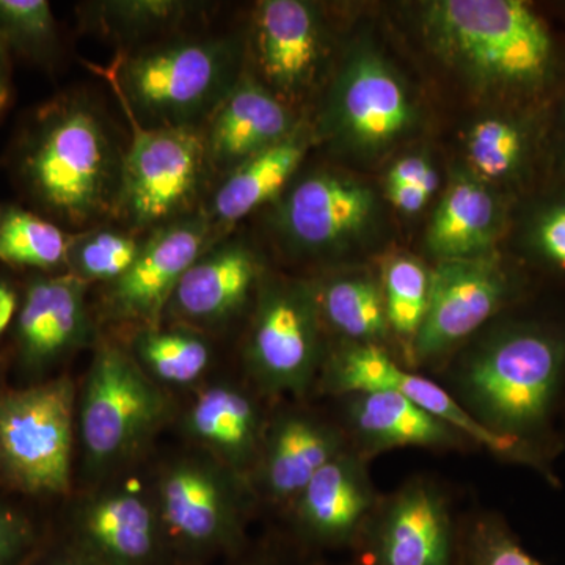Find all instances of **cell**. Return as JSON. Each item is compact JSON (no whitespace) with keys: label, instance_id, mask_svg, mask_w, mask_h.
Wrapping results in <instances>:
<instances>
[{"label":"cell","instance_id":"obj_1","mask_svg":"<svg viewBox=\"0 0 565 565\" xmlns=\"http://www.w3.org/2000/svg\"><path fill=\"white\" fill-rule=\"evenodd\" d=\"M565 384V333L544 323L515 322L494 330L460 360L455 393L490 433L541 459Z\"/></svg>","mask_w":565,"mask_h":565},{"label":"cell","instance_id":"obj_2","mask_svg":"<svg viewBox=\"0 0 565 565\" xmlns=\"http://www.w3.org/2000/svg\"><path fill=\"white\" fill-rule=\"evenodd\" d=\"M122 156L99 111L66 96L40 111L25 137L20 174L33 202L71 226L117 214Z\"/></svg>","mask_w":565,"mask_h":565},{"label":"cell","instance_id":"obj_3","mask_svg":"<svg viewBox=\"0 0 565 565\" xmlns=\"http://www.w3.org/2000/svg\"><path fill=\"white\" fill-rule=\"evenodd\" d=\"M426 29L441 55L490 90L544 95L559 76V47L544 18L520 0L429 3Z\"/></svg>","mask_w":565,"mask_h":565},{"label":"cell","instance_id":"obj_4","mask_svg":"<svg viewBox=\"0 0 565 565\" xmlns=\"http://www.w3.org/2000/svg\"><path fill=\"white\" fill-rule=\"evenodd\" d=\"M106 77L140 125L200 128L239 81L237 47L215 36L167 39L126 52Z\"/></svg>","mask_w":565,"mask_h":565},{"label":"cell","instance_id":"obj_5","mask_svg":"<svg viewBox=\"0 0 565 565\" xmlns=\"http://www.w3.org/2000/svg\"><path fill=\"white\" fill-rule=\"evenodd\" d=\"M79 399L85 475L107 481L125 470L161 429L170 405L161 385L131 352L103 344L93 355Z\"/></svg>","mask_w":565,"mask_h":565},{"label":"cell","instance_id":"obj_6","mask_svg":"<svg viewBox=\"0 0 565 565\" xmlns=\"http://www.w3.org/2000/svg\"><path fill=\"white\" fill-rule=\"evenodd\" d=\"M151 490L167 548L195 557L236 548L256 500L247 478L193 445L159 465Z\"/></svg>","mask_w":565,"mask_h":565},{"label":"cell","instance_id":"obj_7","mask_svg":"<svg viewBox=\"0 0 565 565\" xmlns=\"http://www.w3.org/2000/svg\"><path fill=\"white\" fill-rule=\"evenodd\" d=\"M76 385L55 377L0 396V475L31 494H68Z\"/></svg>","mask_w":565,"mask_h":565},{"label":"cell","instance_id":"obj_8","mask_svg":"<svg viewBox=\"0 0 565 565\" xmlns=\"http://www.w3.org/2000/svg\"><path fill=\"white\" fill-rule=\"evenodd\" d=\"M125 115L131 141L122 156L118 217L136 232L188 217L211 170L203 128H147Z\"/></svg>","mask_w":565,"mask_h":565},{"label":"cell","instance_id":"obj_9","mask_svg":"<svg viewBox=\"0 0 565 565\" xmlns=\"http://www.w3.org/2000/svg\"><path fill=\"white\" fill-rule=\"evenodd\" d=\"M322 319L313 285L262 281L256 292L244 363L267 397H303L323 367Z\"/></svg>","mask_w":565,"mask_h":565},{"label":"cell","instance_id":"obj_10","mask_svg":"<svg viewBox=\"0 0 565 565\" xmlns=\"http://www.w3.org/2000/svg\"><path fill=\"white\" fill-rule=\"evenodd\" d=\"M515 294L516 281L494 255L440 262L430 270L429 305L412 363L440 362L503 310Z\"/></svg>","mask_w":565,"mask_h":565},{"label":"cell","instance_id":"obj_11","mask_svg":"<svg viewBox=\"0 0 565 565\" xmlns=\"http://www.w3.org/2000/svg\"><path fill=\"white\" fill-rule=\"evenodd\" d=\"M321 385L334 396L359 392H393L403 394L427 414L437 416L463 434L473 445H481L493 455L530 465L548 476L546 465L525 448L498 437L481 426L444 386L404 370L385 348L348 345L323 362Z\"/></svg>","mask_w":565,"mask_h":565},{"label":"cell","instance_id":"obj_12","mask_svg":"<svg viewBox=\"0 0 565 565\" xmlns=\"http://www.w3.org/2000/svg\"><path fill=\"white\" fill-rule=\"evenodd\" d=\"M139 255L118 280L107 285L103 310L115 322L159 326L178 282L211 247L214 225L206 214L188 215L150 232Z\"/></svg>","mask_w":565,"mask_h":565},{"label":"cell","instance_id":"obj_13","mask_svg":"<svg viewBox=\"0 0 565 565\" xmlns=\"http://www.w3.org/2000/svg\"><path fill=\"white\" fill-rule=\"evenodd\" d=\"M74 546L102 565H158L167 550L147 489L110 478L84 493L73 508Z\"/></svg>","mask_w":565,"mask_h":565},{"label":"cell","instance_id":"obj_14","mask_svg":"<svg viewBox=\"0 0 565 565\" xmlns=\"http://www.w3.org/2000/svg\"><path fill=\"white\" fill-rule=\"evenodd\" d=\"M348 435L310 408L286 407L269 415L250 475L256 498L289 505L323 465L348 449Z\"/></svg>","mask_w":565,"mask_h":565},{"label":"cell","instance_id":"obj_15","mask_svg":"<svg viewBox=\"0 0 565 565\" xmlns=\"http://www.w3.org/2000/svg\"><path fill=\"white\" fill-rule=\"evenodd\" d=\"M374 565H452L455 527L437 486L414 479L381 500L366 531Z\"/></svg>","mask_w":565,"mask_h":565},{"label":"cell","instance_id":"obj_16","mask_svg":"<svg viewBox=\"0 0 565 565\" xmlns=\"http://www.w3.org/2000/svg\"><path fill=\"white\" fill-rule=\"evenodd\" d=\"M366 462L349 446L297 494L289 511L303 537L315 544L344 545L364 534L381 503Z\"/></svg>","mask_w":565,"mask_h":565},{"label":"cell","instance_id":"obj_17","mask_svg":"<svg viewBox=\"0 0 565 565\" xmlns=\"http://www.w3.org/2000/svg\"><path fill=\"white\" fill-rule=\"evenodd\" d=\"M87 282L74 275H39L29 282L17 319L21 363L50 370L93 340Z\"/></svg>","mask_w":565,"mask_h":565},{"label":"cell","instance_id":"obj_18","mask_svg":"<svg viewBox=\"0 0 565 565\" xmlns=\"http://www.w3.org/2000/svg\"><path fill=\"white\" fill-rule=\"evenodd\" d=\"M262 285V266L239 243L210 247L178 282L163 318L193 330H214L244 310Z\"/></svg>","mask_w":565,"mask_h":565},{"label":"cell","instance_id":"obj_19","mask_svg":"<svg viewBox=\"0 0 565 565\" xmlns=\"http://www.w3.org/2000/svg\"><path fill=\"white\" fill-rule=\"evenodd\" d=\"M374 196L366 185L315 173L294 185L278 210L282 236L302 252H326L363 232L373 217Z\"/></svg>","mask_w":565,"mask_h":565},{"label":"cell","instance_id":"obj_20","mask_svg":"<svg viewBox=\"0 0 565 565\" xmlns=\"http://www.w3.org/2000/svg\"><path fill=\"white\" fill-rule=\"evenodd\" d=\"M280 96L250 76L239 77L203 128L211 170L230 173L245 159L296 131Z\"/></svg>","mask_w":565,"mask_h":565},{"label":"cell","instance_id":"obj_21","mask_svg":"<svg viewBox=\"0 0 565 565\" xmlns=\"http://www.w3.org/2000/svg\"><path fill=\"white\" fill-rule=\"evenodd\" d=\"M267 419L269 415L250 390L218 382L196 394L182 429L191 445L250 481Z\"/></svg>","mask_w":565,"mask_h":565},{"label":"cell","instance_id":"obj_22","mask_svg":"<svg viewBox=\"0 0 565 565\" xmlns=\"http://www.w3.org/2000/svg\"><path fill=\"white\" fill-rule=\"evenodd\" d=\"M340 397L344 411L341 426L351 448L364 459L408 446L455 449L471 444L455 427L427 414L403 394L359 392Z\"/></svg>","mask_w":565,"mask_h":565},{"label":"cell","instance_id":"obj_23","mask_svg":"<svg viewBox=\"0 0 565 565\" xmlns=\"http://www.w3.org/2000/svg\"><path fill=\"white\" fill-rule=\"evenodd\" d=\"M256 62L267 84L296 98L307 90L322 58V29L311 3L266 0L255 14Z\"/></svg>","mask_w":565,"mask_h":565},{"label":"cell","instance_id":"obj_24","mask_svg":"<svg viewBox=\"0 0 565 565\" xmlns=\"http://www.w3.org/2000/svg\"><path fill=\"white\" fill-rule=\"evenodd\" d=\"M334 111L341 131L371 150L388 147L414 121L403 82L373 54L359 55L349 63L338 88Z\"/></svg>","mask_w":565,"mask_h":565},{"label":"cell","instance_id":"obj_25","mask_svg":"<svg viewBox=\"0 0 565 565\" xmlns=\"http://www.w3.org/2000/svg\"><path fill=\"white\" fill-rule=\"evenodd\" d=\"M503 232V210L484 182L460 177L449 184L427 230L430 252L445 259L493 255Z\"/></svg>","mask_w":565,"mask_h":565},{"label":"cell","instance_id":"obj_26","mask_svg":"<svg viewBox=\"0 0 565 565\" xmlns=\"http://www.w3.org/2000/svg\"><path fill=\"white\" fill-rule=\"evenodd\" d=\"M307 134L299 128L274 147L245 159L218 185L207 212L212 225H233L280 195L307 154Z\"/></svg>","mask_w":565,"mask_h":565},{"label":"cell","instance_id":"obj_27","mask_svg":"<svg viewBox=\"0 0 565 565\" xmlns=\"http://www.w3.org/2000/svg\"><path fill=\"white\" fill-rule=\"evenodd\" d=\"M322 323L352 345H379L390 334L381 282L366 275H343L313 285Z\"/></svg>","mask_w":565,"mask_h":565},{"label":"cell","instance_id":"obj_28","mask_svg":"<svg viewBox=\"0 0 565 565\" xmlns=\"http://www.w3.org/2000/svg\"><path fill=\"white\" fill-rule=\"evenodd\" d=\"M131 355L156 384L189 386L206 374L212 349L191 327H141L134 334Z\"/></svg>","mask_w":565,"mask_h":565},{"label":"cell","instance_id":"obj_29","mask_svg":"<svg viewBox=\"0 0 565 565\" xmlns=\"http://www.w3.org/2000/svg\"><path fill=\"white\" fill-rule=\"evenodd\" d=\"M535 150L533 121L519 115L482 118L467 137V156L475 173L487 182L519 181Z\"/></svg>","mask_w":565,"mask_h":565},{"label":"cell","instance_id":"obj_30","mask_svg":"<svg viewBox=\"0 0 565 565\" xmlns=\"http://www.w3.org/2000/svg\"><path fill=\"white\" fill-rule=\"evenodd\" d=\"M200 10L202 3L182 0H106L87 3L82 20L107 39L132 44L180 31Z\"/></svg>","mask_w":565,"mask_h":565},{"label":"cell","instance_id":"obj_31","mask_svg":"<svg viewBox=\"0 0 565 565\" xmlns=\"http://www.w3.org/2000/svg\"><path fill=\"white\" fill-rule=\"evenodd\" d=\"M381 288L390 333L403 343L405 359L412 363L429 305L430 270L408 256H394L385 264Z\"/></svg>","mask_w":565,"mask_h":565},{"label":"cell","instance_id":"obj_32","mask_svg":"<svg viewBox=\"0 0 565 565\" xmlns=\"http://www.w3.org/2000/svg\"><path fill=\"white\" fill-rule=\"evenodd\" d=\"M71 236L33 212L11 207L0 223V262L47 270L66 264Z\"/></svg>","mask_w":565,"mask_h":565},{"label":"cell","instance_id":"obj_33","mask_svg":"<svg viewBox=\"0 0 565 565\" xmlns=\"http://www.w3.org/2000/svg\"><path fill=\"white\" fill-rule=\"evenodd\" d=\"M141 241L117 230L96 228L71 236L66 266L81 281L118 280L139 255Z\"/></svg>","mask_w":565,"mask_h":565},{"label":"cell","instance_id":"obj_34","mask_svg":"<svg viewBox=\"0 0 565 565\" xmlns=\"http://www.w3.org/2000/svg\"><path fill=\"white\" fill-rule=\"evenodd\" d=\"M57 44L46 0H0V46L33 58L50 57Z\"/></svg>","mask_w":565,"mask_h":565},{"label":"cell","instance_id":"obj_35","mask_svg":"<svg viewBox=\"0 0 565 565\" xmlns=\"http://www.w3.org/2000/svg\"><path fill=\"white\" fill-rule=\"evenodd\" d=\"M523 244L552 273L565 275V196L537 204L523 226Z\"/></svg>","mask_w":565,"mask_h":565},{"label":"cell","instance_id":"obj_36","mask_svg":"<svg viewBox=\"0 0 565 565\" xmlns=\"http://www.w3.org/2000/svg\"><path fill=\"white\" fill-rule=\"evenodd\" d=\"M470 565H544L493 516L476 520L468 537Z\"/></svg>","mask_w":565,"mask_h":565},{"label":"cell","instance_id":"obj_37","mask_svg":"<svg viewBox=\"0 0 565 565\" xmlns=\"http://www.w3.org/2000/svg\"><path fill=\"white\" fill-rule=\"evenodd\" d=\"M386 188H415L433 199L438 188V174L433 163L422 156H407L390 170Z\"/></svg>","mask_w":565,"mask_h":565},{"label":"cell","instance_id":"obj_38","mask_svg":"<svg viewBox=\"0 0 565 565\" xmlns=\"http://www.w3.org/2000/svg\"><path fill=\"white\" fill-rule=\"evenodd\" d=\"M32 531L29 523L0 503V565H13L31 545Z\"/></svg>","mask_w":565,"mask_h":565},{"label":"cell","instance_id":"obj_39","mask_svg":"<svg viewBox=\"0 0 565 565\" xmlns=\"http://www.w3.org/2000/svg\"><path fill=\"white\" fill-rule=\"evenodd\" d=\"M390 202L405 214H416L430 202V196L415 188H386Z\"/></svg>","mask_w":565,"mask_h":565},{"label":"cell","instance_id":"obj_40","mask_svg":"<svg viewBox=\"0 0 565 565\" xmlns=\"http://www.w3.org/2000/svg\"><path fill=\"white\" fill-rule=\"evenodd\" d=\"M18 310V296L9 282L0 280V337L9 329Z\"/></svg>","mask_w":565,"mask_h":565},{"label":"cell","instance_id":"obj_41","mask_svg":"<svg viewBox=\"0 0 565 565\" xmlns=\"http://www.w3.org/2000/svg\"><path fill=\"white\" fill-rule=\"evenodd\" d=\"M11 96L9 52L0 46V115L9 106Z\"/></svg>","mask_w":565,"mask_h":565},{"label":"cell","instance_id":"obj_42","mask_svg":"<svg viewBox=\"0 0 565 565\" xmlns=\"http://www.w3.org/2000/svg\"><path fill=\"white\" fill-rule=\"evenodd\" d=\"M55 565H102L93 561L90 556L82 553L79 548L73 545V548L66 553L65 556H62L61 559L55 563Z\"/></svg>","mask_w":565,"mask_h":565},{"label":"cell","instance_id":"obj_43","mask_svg":"<svg viewBox=\"0 0 565 565\" xmlns=\"http://www.w3.org/2000/svg\"><path fill=\"white\" fill-rule=\"evenodd\" d=\"M564 167H565V141H564Z\"/></svg>","mask_w":565,"mask_h":565},{"label":"cell","instance_id":"obj_44","mask_svg":"<svg viewBox=\"0 0 565 565\" xmlns=\"http://www.w3.org/2000/svg\"><path fill=\"white\" fill-rule=\"evenodd\" d=\"M0 223H2V214H0Z\"/></svg>","mask_w":565,"mask_h":565}]
</instances>
